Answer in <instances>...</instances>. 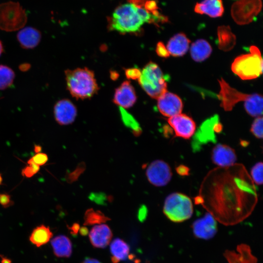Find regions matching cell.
Segmentation results:
<instances>
[{"label":"cell","mask_w":263,"mask_h":263,"mask_svg":"<svg viewBox=\"0 0 263 263\" xmlns=\"http://www.w3.org/2000/svg\"><path fill=\"white\" fill-rule=\"evenodd\" d=\"M146 216V209H142V210L140 211L139 214V219L140 221H143Z\"/></svg>","instance_id":"obj_40"},{"label":"cell","mask_w":263,"mask_h":263,"mask_svg":"<svg viewBox=\"0 0 263 263\" xmlns=\"http://www.w3.org/2000/svg\"><path fill=\"white\" fill-rule=\"evenodd\" d=\"M119 110L122 118L126 125L131 127L135 131H138V130H139V126L133 117L124 108L119 107Z\"/></svg>","instance_id":"obj_31"},{"label":"cell","mask_w":263,"mask_h":263,"mask_svg":"<svg viewBox=\"0 0 263 263\" xmlns=\"http://www.w3.org/2000/svg\"><path fill=\"white\" fill-rule=\"evenodd\" d=\"M1 263H12V261L7 257L1 256Z\"/></svg>","instance_id":"obj_42"},{"label":"cell","mask_w":263,"mask_h":263,"mask_svg":"<svg viewBox=\"0 0 263 263\" xmlns=\"http://www.w3.org/2000/svg\"><path fill=\"white\" fill-rule=\"evenodd\" d=\"M79 231L82 236H86L88 234V230L86 227H81L79 228Z\"/></svg>","instance_id":"obj_41"},{"label":"cell","mask_w":263,"mask_h":263,"mask_svg":"<svg viewBox=\"0 0 263 263\" xmlns=\"http://www.w3.org/2000/svg\"><path fill=\"white\" fill-rule=\"evenodd\" d=\"M136 99L133 87L130 81H125L115 89L113 101L119 107L129 108L134 105Z\"/></svg>","instance_id":"obj_16"},{"label":"cell","mask_w":263,"mask_h":263,"mask_svg":"<svg viewBox=\"0 0 263 263\" xmlns=\"http://www.w3.org/2000/svg\"><path fill=\"white\" fill-rule=\"evenodd\" d=\"M3 45L1 41L0 40V56H1L2 53L3 52Z\"/></svg>","instance_id":"obj_45"},{"label":"cell","mask_w":263,"mask_h":263,"mask_svg":"<svg viewBox=\"0 0 263 263\" xmlns=\"http://www.w3.org/2000/svg\"><path fill=\"white\" fill-rule=\"evenodd\" d=\"M220 91L218 97L221 101L220 106L225 111H230L235 105L244 102V107L247 113L253 117L263 114V97L258 94H245L232 88L222 78L218 80Z\"/></svg>","instance_id":"obj_2"},{"label":"cell","mask_w":263,"mask_h":263,"mask_svg":"<svg viewBox=\"0 0 263 263\" xmlns=\"http://www.w3.org/2000/svg\"><path fill=\"white\" fill-rule=\"evenodd\" d=\"M29 68V65L28 64H24L20 65L19 69L21 71H25L27 70Z\"/></svg>","instance_id":"obj_43"},{"label":"cell","mask_w":263,"mask_h":263,"mask_svg":"<svg viewBox=\"0 0 263 263\" xmlns=\"http://www.w3.org/2000/svg\"><path fill=\"white\" fill-rule=\"evenodd\" d=\"M80 228V226L78 224H74L71 227L68 226V229L70 231V233L73 235H77Z\"/></svg>","instance_id":"obj_38"},{"label":"cell","mask_w":263,"mask_h":263,"mask_svg":"<svg viewBox=\"0 0 263 263\" xmlns=\"http://www.w3.org/2000/svg\"><path fill=\"white\" fill-rule=\"evenodd\" d=\"M42 148L40 145H35L34 146V150L36 153L40 152Z\"/></svg>","instance_id":"obj_44"},{"label":"cell","mask_w":263,"mask_h":263,"mask_svg":"<svg viewBox=\"0 0 263 263\" xmlns=\"http://www.w3.org/2000/svg\"><path fill=\"white\" fill-rule=\"evenodd\" d=\"M238 253L228 251L225 256L229 263H256V259L251 254L249 247L242 245L238 248Z\"/></svg>","instance_id":"obj_25"},{"label":"cell","mask_w":263,"mask_h":263,"mask_svg":"<svg viewBox=\"0 0 263 263\" xmlns=\"http://www.w3.org/2000/svg\"><path fill=\"white\" fill-rule=\"evenodd\" d=\"M29 159L34 163L40 166L45 165L47 163L48 160V157L46 153L39 152L36 153L35 155Z\"/></svg>","instance_id":"obj_34"},{"label":"cell","mask_w":263,"mask_h":263,"mask_svg":"<svg viewBox=\"0 0 263 263\" xmlns=\"http://www.w3.org/2000/svg\"><path fill=\"white\" fill-rule=\"evenodd\" d=\"M190 52L191 56L194 61L201 62L210 56L212 48L207 41L200 39L192 44Z\"/></svg>","instance_id":"obj_23"},{"label":"cell","mask_w":263,"mask_h":263,"mask_svg":"<svg viewBox=\"0 0 263 263\" xmlns=\"http://www.w3.org/2000/svg\"><path fill=\"white\" fill-rule=\"evenodd\" d=\"M250 131L257 138L262 139L263 138L262 116L257 117L255 118L251 125Z\"/></svg>","instance_id":"obj_32"},{"label":"cell","mask_w":263,"mask_h":263,"mask_svg":"<svg viewBox=\"0 0 263 263\" xmlns=\"http://www.w3.org/2000/svg\"><path fill=\"white\" fill-rule=\"evenodd\" d=\"M200 127L196 133V138L202 142L213 138L215 136L214 132H217L222 128L217 115L207 119Z\"/></svg>","instance_id":"obj_21"},{"label":"cell","mask_w":263,"mask_h":263,"mask_svg":"<svg viewBox=\"0 0 263 263\" xmlns=\"http://www.w3.org/2000/svg\"><path fill=\"white\" fill-rule=\"evenodd\" d=\"M156 52L159 56L162 57H168L169 56V54L167 48L162 42H159L157 43Z\"/></svg>","instance_id":"obj_37"},{"label":"cell","mask_w":263,"mask_h":263,"mask_svg":"<svg viewBox=\"0 0 263 263\" xmlns=\"http://www.w3.org/2000/svg\"><path fill=\"white\" fill-rule=\"evenodd\" d=\"M255 184L244 165L217 167L204 178L195 202L216 221L237 224L252 213L257 202Z\"/></svg>","instance_id":"obj_1"},{"label":"cell","mask_w":263,"mask_h":263,"mask_svg":"<svg viewBox=\"0 0 263 263\" xmlns=\"http://www.w3.org/2000/svg\"><path fill=\"white\" fill-rule=\"evenodd\" d=\"M193 234L198 238L208 240L212 238L217 231L216 219L209 213L196 220L192 225Z\"/></svg>","instance_id":"obj_12"},{"label":"cell","mask_w":263,"mask_h":263,"mask_svg":"<svg viewBox=\"0 0 263 263\" xmlns=\"http://www.w3.org/2000/svg\"><path fill=\"white\" fill-rule=\"evenodd\" d=\"M194 11L200 14H206L211 18L222 16L224 8L222 0H204L196 3Z\"/></svg>","instance_id":"obj_19"},{"label":"cell","mask_w":263,"mask_h":263,"mask_svg":"<svg viewBox=\"0 0 263 263\" xmlns=\"http://www.w3.org/2000/svg\"><path fill=\"white\" fill-rule=\"evenodd\" d=\"M112 263H118L120 261L125 260L129 256L130 247L123 240L120 238L114 239L110 244Z\"/></svg>","instance_id":"obj_24"},{"label":"cell","mask_w":263,"mask_h":263,"mask_svg":"<svg viewBox=\"0 0 263 263\" xmlns=\"http://www.w3.org/2000/svg\"><path fill=\"white\" fill-rule=\"evenodd\" d=\"M0 204L4 208L9 207L14 205L11 195L7 193H0Z\"/></svg>","instance_id":"obj_35"},{"label":"cell","mask_w":263,"mask_h":263,"mask_svg":"<svg viewBox=\"0 0 263 263\" xmlns=\"http://www.w3.org/2000/svg\"><path fill=\"white\" fill-rule=\"evenodd\" d=\"M109 219L101 212L90 210L85 215L84 225H90L94 224H100L106 222Z\"/></svg>","instance_id":"obj_29"},{"label":"cell","mask_w":263,"mask_h":263,"mask_svg":"<svg viewBox=\"0 0 263 263\" xmlns=\"http://www.w3.org/2000/svg\"><path fill=\"white\" fill-rule=\"evenodd\" d=\"M157 99L158 109L164 116L170 117L181 113L183 102L176 94L166 92Z\"/></svg>","instance_id":"obj_13"},{"label":"cell","mask_w":263,"mask_h":263,"mask_svg":"<svg viewBox=\"0 0 263 263\" xmlns=\"http://www.w3.org/2000/svg\"><path fill=\"white\" fill-rule=\"evenodd\" d=\"M263 163L259 162L255 164L251 169V178L254 182L257 185L263 184Z\"/></svg>","instance_id":"obj_30"},{"label":"cell","mask_w":263,"mask_h":263,"mask_svg":"<svg viewBox=\"0 0 263 263\" xmlns=\"http://www.w3.org/2000/svg\"><path fill=\"white\" fill-rule=\"evenodd\" d=\"M15 75L12 69L4 65H0V90L10 87L13 84Z\"/></svg>","instance_id":"obj_28"},{"label":"cell","mask_w":263,"mask_h":263,"mask_svg":"<svg viewBox=\"0 0 263 263\" xmlns=\"http://www.w3.org/2000/svg\"><path fill=\"white\" fill-rule=\"evenodd\" d=\"M67 88L76 99L90 98L99 89L94 75L87 68L67 70L65 71Z\"/></svg>","instance_id":"obj_4"},{"label":"cell","mask_w":263,"mask_h":263,"mask_svg":"<svg viewBox=\"0 0 263 263\" xmlns=\"http://www.w3.org/2000/svg\"><path fill=\"white\" fill-rule=\"evenodd\" d=\"M53 233L48 226L40 225L36 227L29 237L30 242L37 247L47 244L51 239Z\"/></svg>","instance_id":"obj_26"},{"label":"cell","mask_w":263,"mask_h":263,"mask_svg":"<svg viewBox=\"0 0 263 263\" xmlns=\"http://www.w3.org/2000/svg\"><path fill=\"white\" fill-rule=\"evenodd\" d=\"M108 22L109 29L124 34L138 33L146 21L140 8L128 2L117 7Z\"/></svg>","instance_id":"obj_3"},{"label":"cell","mask_w":263,"mask_h":263,"mask_svg":"<svg viewBox=\"0 0 263 263\" xmlns=\"http://www.w3.org/2000/svg\"><path fill=\"white\" fill-rule=\"evenodd\" d=\"M217 34L219 48L224 51L231 49L236 42V37L228 26H221L218 28Z\"/></svg>","instance_id":"obj_27"},{"label":"cell","mask_w":263,"mask_h":263,"mask_svg":"<svg viewBox=\"0 0 263 263\" xmlns=\"http://www.w3.org/2000/svg\"><path fill=\"white\" fill-rule=\"evenodd\" d=\"M27 15L19 2L8 1L0 4V29L12 32L23 28L26 23Z\"/></svg>","instance_id":"obj_8"},{"label":"cell","mask_w":263,"mask_h":263,"mask_svg":"<svg viewBox=\"0 0 263 263\" xmlns=\"http://www.w3.org/2000/svg\"><path fill=\"white\" fill-rule=\"evenodd\" d=\"M141 71L138 68H132L125 70V75L128 79H138L140 76Z\"/></svg>","instance_id":"obj_36"},{"label":"cell","mask_w":263,"mask_h":263,"mask_svg":"<svg viewBox=\"0 0 263 263\" xmlns=\"http://www.w3.org/2000/svg\"><path fill=\"white\" fill-rule=\"evenodd\" d=\"M113 233L108 225L100 224L94 226L89 233L92 244L95 247L105 248L110 243Z\"/></svg>","instance_id":"obj_17"},{"label":"cell","mask_w":263,"mask_h":263,"mask_svg":"<svg viewBox=\"0 0 263 263\" xmlns=\"http://www.w3.org/2000/svg\"><path fill=\"white\" fill-rule=\"evenodd\" d=\"M211 159L219 167H227L236 163L237 156L235 150L228 145L217 144L211 152Z\"/></svg>","instance_id":"obj_15"},{"label":"cell","mask_w":263,"mask_h":263,"mask_svg":"<svg viewBox=\"0 0 263 263\" xmlns=\"http://www.w3.org/2000/svg\"><path fill=\"white\" fill-rule=\"evenodd\" d=\"M2 184V177L0 173V185H1Z\"/></svg>","instance_id":"obj_46"},{"label":"cell","mask_w":263,"mask_h":263,"mask_svg":"<svg viewBox=\"0 0 263 263\" xmlns=\"http://www.w3.org/2000/svg\"><path fill=\"white\" fill-rule=\"evenodd\" d=\"M81 263H101L96 259L93 258H86Z\"/></svg>","instance_id":"obj_39"},{"label":"cell","mask_w":263,"mask_h":263,"mask_svg":"<svg viewBox=\"0 0 263 263\" xmlns=\"http://www.w3.org/2000/svg\"><path fill=\"white\" fill-rule=\"evenodd\" d=\"M190 43L189 39L184 33H178L173 36L169 41L167 49L174 56H181L188 51Z\"/></svg>","instance_id":"obj_20"},{"label":"cell","mask_w":263,"mask_h":263,"mask_svg":"<svg viewBox=\"0 0 263 263\" xmlns=\"http://www.w3.org/2000/svg\"><path fill=\"white\" fill-rule=\"evenodd\" d=\"M146 173L150 183L156 187L167 185L172 175L170 166L162 160L152 161L147 167Z\"/></svg>","instance_id":"obj_10"},{"label":"cell","mask_w":263,"mask_h":263,"mask_svg":"<svg viewBox=\"0 0 263 263\" xmlns=\"http://www.w3.org/2000/svg\"><path fill=\"white\" fill-rule=\"evenodd\" d=\"M168 122L172 128L175 136L185 139L190 138L196 131V124L188 115L180 113L169 117Z\"/></svg>","instance_id":"obj_11"},{"label":"cell","mask_w":263,"mask_h":263,"mask_svg":"<svg viewBox=\"0 0 263 263\" xmlns=\"http://www.w3.org/2000/svg\"><path fill=\"white\" fill-rule=\"evenodd\" d=\"M250 53L237 56L231 65L232 71L243 80L259 77L263 72V59L259 49L250 47Z\"/></svg>","instance_id":"obj_5"},{"label":"cell","mask_w":263,"mask_h":263,"mask_svg":"<svg viewBox=\"0 0 263 263\" xmlns=\"http://www.w3.org/2000/svg\"><path fill=\"white\" fill-rule=\"evenodd\" d=\"M41 38L40 31L32 27H27L20 30L17 38L21 46L24 49H33L39 43Z\"/></svg>","instance_id":"obj_18"},{"label":"cell","mask_w":263,"mask_h":263,"mask_svg":"<svg viewBox=\"0 0 263 263\" xmlns=\"http://www.w3.org/2000/svg\"><path fill=\"white\" fill-rule=\"evenodd\" d=\"M28 165L21 170V174L26 178H31L35 175L39 170L40 166L36 165L30 159L27 161Z\"/></svg>","instance_id":"obj_33"},{"label":"cell","mask_w":263,"mask_h":263,"mask_svg":"<svg viewBox=\"0 0 263 263\" xmlns=\"http://www.w3.org/2000/svg\"><path fill=\"white\" fill-rule=\"evenodd\" d=\"M163 212L173 222L181 223L186 221L191 218L193 212L192 201L184 194L172 193L165 200Z\"/></svg>","instance_id":"obj_6"},{"label":"cell","mask_w":263,"mask_h":263,"mask_svg":"<svg viewBox=\"0 0 263 263\" xmlns=\"http://www.w3.org/2000/svg\"><path fill=\"white\" fill-rule=\"evenodd\" d=\"M138 80L143 90L153 98L158 99L167 92V84L163 73L154 62H150L145 65Z\"/></svg>","instance_id":"obj_7"},{"label":"cell","mask_w":263,"mask_h":263,"mask_svg":"<svg viewBox=\"0 0 263 263\" xmlns=\"http://www.w3.org/2000/svg\"><path fill=\"white\" fill-rule=\"evenodd\" d=\"M54 113L55 118L59 124L67 125L75 120L77 110L70 100L64 99L59 100L55 105Z\"/></svg>","instance_id":"obj_14"},{"label":"cell","mask_w":263,"mask_h":263,"mask_svg":"<svg viewBox=\"0 0 263 263\" xmlns=\"http://www.w3.org/2000/svg\"><path fill=\"white\" fill-rule=\"evenodd\" d=\"M262 6L261 0H240L232 5L231 16L238 24H247L255 19Z\"/></svg>","instance_id":"obj_9"},{"label":"cell","mask_w":263,"mask_h":263,"mask_svg":"<svg viewBox=\"0 0 263 263\" xmlns=\"http://www.w3.org/2000/svg\"><path fill=\"white\" fill-rule=\"evenodd\" d=\"M54 254L59 258H68L72 252V244L70 239L65 235H58L51 241Z\"/></svg>","instance_id":"obj_22"}]
</instances>
